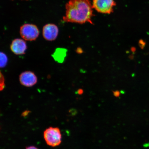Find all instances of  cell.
<instances>
[{
  "label": "cell",
  "instance_id": "6da1fadb",
  "mask_svg": "<svg viewBox=\"0 0 149 149\" xmlns=\"http://www.w3.org/2000/svg\"><path fill=\"white\" fill-rule=\"evenodd\" d=\"M63 21L69 23L94 24L92 4L90 0H70L65 5Z\"/></svg>",
  "mask_w": 149,
  "mask_h": 149
},
{
  "label": "cell",
  "instance_id": "7a4b0ae2",
  "mask_svg": "<svg viewBox=\"0 0 149 149\" xmlns=\"http://www.w3.org/2000/svg\"><path fill=\"white\" fill-rule=\"evenodd\" d=\"M44 137L48 145L52 147L59 146L61 142V135L58 127H49L45 130Z\"/></svg>",
  "mask_w": 149,
  "mask_h": 149
},
{
  "label": "cell",
  "instance_id": "3957f363",
  "mask_svg": "<svg viewBox=\"0 0 149 149\" xmlns=\"http://www.w3.org/2000/svg\"><path fill=\"white\" fill-rule=\"evenodd\" d=\"M20 33L24 40L33 41L38 38L40 31L38 27L34 24H24L20 28Z\"/></svg>",
  "mask_w": 149,
  "mask_h": 149
},
{
  "label": "cell",
  "instance_id": "277c9868",
  "mask_svg": "<svg viewBox=\"0 0 149 149\" xmlns=\"http://www.w3.org/2000/svg\"><path fill=\"white\" fill-rule=\"evenodd\" d=\"M93 9L97 12L104 14H111L116 6L114 0H93Z\"/></svg>",
  "mask_w": 149,
  "mask_h": 149
},
{
  "label": "cell",
  "instance_id": "5b68a950",
  "mask_svg": "<svg viewBox=\"0 0 149 149\" xmlns=\"http://www.w3.org/2000/svg\"><path fill=\"white\" fill-rule=\"evenodd\" d=\"M58 33V28L54 24H48L43 28V36L47 40H54L57 38Z\"/></svg>",
  "mask_w": 149,
  "mask_h": 149
},
{
  "label": "cell",
  "instance_id": "8992f818",
  "mask_svg": "<svg viewBox=\"0 0 149 149\" xmlns=\"http://www.w3.org/2000/svg\"><path fill=\"white\" fill-rule=\"evenodd\" d=\"M20 84L24 86L31 87L37 83V78L34 72L27 71L22 72L19 77Z\"/></svg>",
  "mask_w": 149,
  "mask_h": 149
},
{
  "label": "cell",
  "instance_id": "52a82bcc",
  "mask_svg": "<svg viewBox=\"0 0 149 149\" xmlns=\"http://www.w3.org/2000/svg\"><path fill=\"white\" fill-rule=\"evenodd\" d=\"M11 51L15 54L22 55L25 54L27 49L26 43L24 40L20 38L15 39L10 46Z\"/></svg>",
  "mask_w": 149,
  "mask_h": 149
},
{
  "label": "cell",
  "instance_id": "ba28073f",
  "mask_svg": "<svg viewBox=\"0 0 149 149\" xmlns=\"http://www.w3.org/2000/svg\"><path fill=\"white\" fill-rule=\"evenodd\" d=\"M68 50L64 48H57L52 54V56L55 61L59 63L64 62L66 57Z\"/></svg>",
  "mask_w": 149,
  "mask_h": 149
},
{
  "label": "cell",
  "instance_id": "9c48e42d",
  "mask_svg": "<svg viewBox=\"0 0 149 149\" xmlns=\"http://www.w3.org/2000/svg\"><path fill=\"white\" fill-rule=\"evenodd\" d=\"M8 59L7 56L3 52L1 53V68H4L6 66L8 63Z\"/></svg>",
  "mask_w": 149,
  "mask_h": 149
},
{
  "label": "cell",
  "instance_id": "30bf717a",
  "mask_svg": "<svg viewBox=\"0 0 149 149\" xmlns=\"http://www.w3.org/2000/svg\"><path fill=\"white\" fill-rule=\"evenodd\" d=\"M0 80H1V81H0V82H1V84H0L1 87H0V88H1V91H2L4 89L5 87V78L4 76H3V74L1 73V77H0Z\"/></svg>",
  "mask_w": 149,
  "mask_h": 149
},
{
  "label": "cell",
  "instance_id": "8fae6325",
  "mask_svg": "<svg viewBox=\"0 0 149 149\" xmlns=\"http://www.w3.org/2000/svg\"><path fill=\"white\" fill-rule=\"evenodd\" d=\"M113 95L114 96L116 97H118L120 95V91H113Z\"/></svg>",
  "mask_w": 149,
  "mask_h": 149
},
{
  "label": "cell",
  "instance_id": "7c38bea8",
  "mask_svg": "<svg viewBox=\"0 0 149 149\" xmlns=\"http://www.w3.org/2000/svg\"><path fill=\"white\" fill-rule=\"evenodd\" d=\"M139 45L141 49H143L145 45V42L142 40L139 41Z\"/></svg>",
  "mask_w": 149,
  "mask_h": 149
},
{
  "label": "cell",
  "instance_id": "4fadbf2b",
  "mask_svg": "<svg viewBox=\"0 0 149 149\" xmlns=\"http://www.w3.org/2000/svg\"><path fill=\"white\" fill-rule=\"evenodd\" d=\"M76 52L78 54H81L83 53V51L81 47H78L76 49Z\"/></svg>",
  "mask_w": 149,
  "mask_h": 149
},
{
  "label": "cell",
  "instance_id": "5bb4252c",
  "mask_svg": "<svg viewBox=\"0 0 149 149\" xmlns=\"http://www.w3.org/2000/svg\"><path fill=\"white\" fill-rule=\"evenodd\" d=\"M31 112L29 111H25L23 112L22 113V116L23 117L26 116L27 115H29V113Z\"/></svg>",
  "mask_w": 149,
  "mask_h": 149
},
{
  "label": "cell",
  "instance_id": "9a60e30c",
  "mask_svg": "<svg viewBox=\"0 0 149 149\" xmlns=\"http://www.w3.org/2000/svg\"><path fill=\"white\" fill-rule=\"evenodd\" d=\"M83 90L82 89H79L77 91V94L79 95H81L83 94Z\"/></svg>",
  "mask_w": 149,
  "mask_h": 149
},
{
  "label": "cell",
  "instance_id": "2e32d148",
  "mask_svg": "<svg viewBox=\"0 0 149 149\" xmlns=\"http://www.w3.org/2000/svg\"><path fill=\"white\" fill-rule=\"evenodd\" d=\"M26 149H39L37 148L36 147L34 146H30L27 147Z\"/></svg>",
  "mask_w": 149,
  "mask_h": 149
},
{
  "label": "cell",
  "instance_id": "e0dca14e",
  "mask_svg": "<svg viewBox=\"0 0 149 149\" xmlns=\"http://www.w3.org/2000/svg\"><path fill=\"white\" fill-rule=\"evenodd\" d=\"M131 51L133 53H134V52H135L136 51V48L134 47H132L131 48Z\"/></svg>",
  "mask_w": 149,
  "mask_h": 149
},
{
  "label": "cell",
  "instance_id": "ac0fdd59",
  "mask_svg": "<svg viewBox=\"0 0 149 149\" xmlns=\"http://www.w3.org/2000/svg\"><path fill=\"white\" fill-rule=\"evenodd\" d=\"M133 55H130L129 56V58H130V59H133Z\"/></svg>",
  "mask_w": 149,
  "mask_h": 149
},
{
  "label": "cell",
  "instance_id": "d6986e66",
  "mask_svg": "<svg viewBox=\"0 0 149 149\" xmlns=\"http://www.w3.org/2000/svg\"><path fill=\"white\" fill-rule=\"evenodd\" d=\"M26 1H27V0H26Z\"/></svg>",
  "mask_w": 149,
  "mask_h": 149
}]
</instances>
